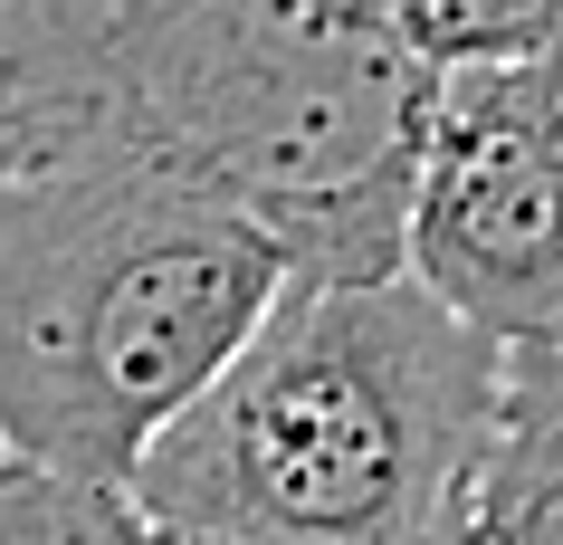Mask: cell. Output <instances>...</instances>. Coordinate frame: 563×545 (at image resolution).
I'll return each mask as SVG.
<instances>
[{
  "mask_svg": "<svg viewBox=\"0 0 563 545\" xmlns=\"http://www.w3.org/2000/svg\"><path fill=\"white\" fill-rule=\"evenodd\" d=\"M506 430V345L411 269L297 277L249 355L134 469L163 536L249 545H477Z\"/></svg>",
  "mask_w": 563,
  "mask_h": 545,
  "instance_id": "2",
  "label": "cell"
},
{
  "mask_svg": "<svg viewBox=\"0 0 563 545\" xmlns=\"http://www.w3.org/2000/svg\"><path fill=\"white\" fill-rule=\"evenodd\" d=\"M440 67L383 0H106L48 96L10 106L20 163L106 144L258 211L297 277L411 269Z\"/></svg>",
  "mask_w": 563,
  "mask_h": 545,
  "instance_id": "1",
  "label": "cell"
},
{
  "mask_svg": "<svg viewBox=\"0 0 563 545\" xmlns=\"http://www.w3.org/2000/svg\"><path fill=\"white\" fill-rule=\"evenodd\" d=\"M297 287L258 211L106 144L0 173V450L134 488Z\"/></svg>",
  "mask_w": 563,
  "mask_h": 545,
  "instance_id": "3",
  "label": "cell"
},
{
  "mask_svg": "<svg viewBox=\"0 0 563 545\" xmlns=\"http://www.w3.org/2000/svg\"><path fill=\"white\" fill-rule=\"evenodd\" d=\"M477 545H563V345L506 355V430L477 488Z\"/></svg>",
  "mask_w": 563,
  "mask_h": 545,
  "instance_id": "5",
  "label": "cell"
},
{
  "mask_svg": "<svg viewBox=\"0 0 563 545\" xmlns=\"http://www.w3.org/2000/svg\"><path fill=\"white\" fill-rule=\"evenodd\" d=\"M0 545H153V516L134 508V488L0 450Z\"/></svg>",
  "mask_w": 563,
  "mask_h": 545,
  "instance_id": "6",
  "label": "cell"
},
{
  "mask_svg": "<svg viewBox=\"0 0 563 545\" xmlns=\"http://www.w3.org/2000/svg\"><path fill=\"white\" fill-rule=\"evenodd\" d=\"M411 277L506 355L563 345V153L506 67H440L411 192Z\"/></svg>",
  "mask_w": 563,
  "mask_h": 545,
  "instance_id": "4",
  "label": "cell"
},
{
  "mask_svg": "<svg viewBox=\"0 0 563 545\" xmlns=\"http://www.w3.org/2000/svg\"><path fill=\"white\" fill-rule=\"evenodd\" d=\"M430 67H506L563 39V0H383Z\"/></svg>",
  "mask_w": 563,
  "mask_h": 545,
  "instance_id": "7",
  "label": "cell"
},
{
  "mask_svg": "<svg viewBox=\"0 0 563 545\" xmlns=\"http://www.w3.org/2000/svg\"><path fill=\"white\" fill-rule=\"evenodd\" d=\"M153 545H249V536H163V526H153Z\"/></svg>",
  "mask_w": 563,
  "mask_h": 545,
  "instance_id": "11",
  "label": "cell"
},
{
  "mask_svg": "<svg viewBox=\"0 0 563 545\" xmlns=\"http://www.w3.org/2000/svg\"><path fill=\"white\" fill-rule=\"evenodd\" d=\"M10 163H20V134H10V124H0V173H10Z\"/></svg>",
  "mask_w": 563,
  "mask_h": 545,
  "instance_id": "12",
  "label": "cell"
},
{
  "mask_svg": "<svg viewBox=\"0 0 563 545\" xmlns=\"http://www.w3.org/2000/svg\"><path fill=\"white\" fill-rule=\"evenodd\" d=\"M506 77H516V96H526V116L544 124V144L563 153V39H544L534 58H506Z\"/></svg>",
  "mask_w": 563,
  "mask_h": 545,
  "instance_id": "9",
  "label": "cell"
},
{
  "mask_svg": "<svg viewBox=\"0 0 563 545\" xmlns=\"http://www.w3.org/2000/svg\"><path fill=\"white\" fill-rule=\"evenodd\" d=\"M96 10H106V0H10V87H20V106L48 96L67 67H77Z\"/></svg>",
  "mask_w": 563,
  "mask_h": 545,
  "instance_id": "8",
  "label": "cell"
},
{
  "mask_svg": "<svg viewBox=\"0 0 563 545\" xmlns=\"http://www.w3.org/2000/svg\"><path fill=\"white\" fill-rule=\"evenodd\" d=\"M20 106V87H10V0H0V116Z\"/></svg>",
  "mask_w": 563,
  "mask_h": 545,
  "instance_id": "10",
  "label": "cell"
}]
</instances>
